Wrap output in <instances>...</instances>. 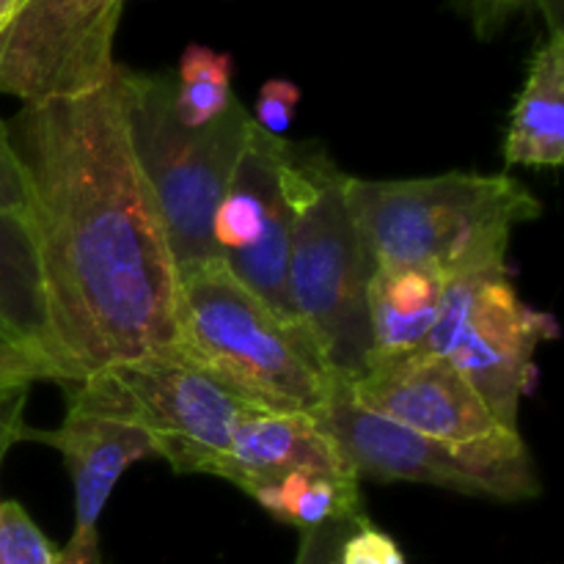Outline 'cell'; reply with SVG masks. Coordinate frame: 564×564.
<instances>
[{
  "instance_id": "cell-1",
  "label": "cell",
  "mask_w": 564,
  "mask_h": 564,
  "mask_svg": "<svg viewBox=\"0 0 564 564\" xmlns=\"http://www.w3.org/2000/svg\"><path fill=\"white\" fill-rule=\"evenodd\" d=\"M6 127L25 174L58 380L171 356L180 273L113 77L22 105Z\"/></svg>"
},
{
  "instance_id": "cell-2",
  "label": "cell",
  "mask_w": 564,
  "mask_h": 564,
  "mask_svg": "<svg viewBox=\"0 0 564 564\" xmlns=\"http://www.w3.org/2000/svg\"><path fill=\"white\" fill-rule=\"evenodd\" d=\"M345 202L375 264L427 270L444 284L505 270L512 229L543 215L529 187L507 174H345Z\"/></svg>"
},
{
  "instance_id": "cell-3",
  "label": "cell",
  "mask_w": 564,
  "mask_h": 564,
  "mask_svg": "<svg viewBox=\"0 0 564 564\" xmlns=\"http://www.w3.org/2000/svg\"><path fill=\"white\" fill-rule=\"evenodd\" d=\"M174 358L262 411L314 416L336 380L301 323L248 290L224 259L180 275Z\"/></svg>"
},
{
  "instance_id": "cell-4",
  "label": "cell",
  "mask_w": 564,
  "mask_h": 564,
  "mask_svg": "<svg viewBox=\"0 0 564 564\" xmlns=\"http://www.w3.org/2000/svg\"><path fill=\"white\" fill-rule=\"evenodd\" d=\"M292 207L286 295L330 375L345 383L369 367L367 290L375 262L345 202V174L323 149L290 143L284 163Z\"/></svg>"
},
{
  "instance_id": "cell-5",
  "label": "cell",
  "mask_w": 564,
  "mask_h": 564,
  "mask_svg": "<svg viewBox=\"0 0 564 564\" xmlns=\"http://www.w3.org/2000/svg\"><path fill=\"white\" fill-rule=\"evenodd\" d=\"M113 83L132 158L160 209L176 273L220 259L213 218L246 147L251 113L235 97L213 124L185 127L176 119L174 75L116 64Z\"/></svg>"
},
{
  "instance_id": "cell-6",
  "label": "cell",
  "mask_w": 564,
  "mask_h": 564,
  "mask_svg": "<svg viewBox=\"0 0 564 564\" xmlns=\"http://www.w3.org/2000/svg\"><path fill=\"white\" fill-rule=\"evenodd\" d=\"M312 419L358 479L433 485L499 501H527L543 494L521 433L501 430L466 444L427 438L358 405L345 380H336L328 402Z\"/></svg>"
},
{
  "instance_id": "cell-7",
  "label": "cell",
  "mask_w": 564,
  "mask_h": 564,
  "mask_svg": "<svg viewBox=\"0 0 564 564\" xmlns=\"http://www.w3.org/2000/svg\"><path fill=\"white\" fill-rule=\"evenodd\" d=\"M248 402L174 356L113 364L77 380L69 411L141 427L154 457L180 474L215 477Z\"/></svg>"
},
{
  "instance_id": "cell-8",
  "label": "cell",
  "mask_w": 564,
  "mask_h": 564,
  "mask_svg": "<svg viewBox=\"0 0 564 564\" xmlns=\"http://www.w3.org/2000/svg\"><path fill=\"white\" fill-rule=\"evenodd\" d=\"M551 336H556L554 319L523 306L505 268L446 281L422 352L446 358L482 397L490 416L521 433L518 413L534 375L532 356Z\"/></svg>"
},
{
  "instance_id": "cell-9",
  "label": "cell",
  "mask_w": 564,
  "mask_h": 564,
  "mask_svg": "<svg viewBox=\"0 0 564 564\" xmlns=\"http://www.w3.org/2000/svg\"><path fill=\"white\" fill-rule=\"evenodd\" d=\"M127 0H22L0 28V94L22 105L91 91L113 77Z\"/></svg>"
},
{
  "instance_id": "cell-10",
  "label": "cell",
  "mask_w": 564,
  "mask_h": 564,
  "mask_svg": "<svg viewBox=\"0 0 564 564\" xmlns=\"http://www.w3.org/2000/svg\"><path fill=\"white\" fill-rule=\"evenodd\" d=\"M347 386L361 408L435 441L466 444L505 430L471 383L433 352L419 350L380 364Z\"/></svg>"
},
{
  "instance_id": "cell-11",
  "label": "cell",
  "mask_w": 564,
  "mask_h": 564,
  "mask_svg": "<svg viewBox=\"0 0 564 564\" xmlns=\"http://www.w3.org/2000/svg\"><path fill=\"white\" fill-rule=\"evenodd\" d=\"M292 471L358 479L312 416L248 408L231 430L229 449L215 477L235 482L251 496L262 485L281 482Z\"/></svg>"
},
{
  "instance_id": "cell-12",
  "label": "cell",
  "mask_w": 564,
  "mask_h": 564,
  "mask_svg": "<svg viewBox=\"0 0 564 564\" xmlns=\"http://www.w3.org/2000/svg\"><path fill=\"white\" fill-rule=\"evenodd\" d=\"M25 435L53 446L64 457L75 488V529H97L121 474L154 455L152 438L141 427L91 413L66 411L58 430H25L22 438Z\"/></svg>"
},
{
  "instance_id": "cell-13",
  "label": "cell",
  "mask_w": 564,
  "mask_h": 564,
  "mask_svg": "<svg viewBox=\"0 0 564 564\" xmlns=\"http://www.w3.org/2000/svg\"><path fill=\"white\" fill-rule=\"evenodd\" d=\"M507 165L560 169L564 163V31L540 39L518 91L505 141Z\"/></svg>"
},
{
  "instance_id": "cell-14",
  "label": "cell",
  "mask_w": 564,
  "mask_h": 564,
  "mask_svg": "<svg viewBox=\"0 0 564 564\" xmlns=\"http://www.w3.org/2000/svg\"><path fill=\"white\" fill-rule=\"evenodd\" d=\"M444 281L419 268L375 264L367 290L369 367L419 352L441 312Z\"/></svg>"
},
{
  "instance_id": "cell-15",
  "label": "cell",
  "mask_w": 564,
  "mask_h": 564,
  "mask_svg": "<svg viewBox=\"0 0 564 564\" xmlns=\"http://www.w3.org/2000/svg\"><path fill=\"white\" fill-rule=\"evenodd\" d=\"M0 325L17 345L53 369V330H50L36 237L28 215L3 213V209H0Z\"/></svg>"
},
{
  "instance_id": "cell-16",
  "label": "cell",
  "mask_w": 564,
  "mask_h": 564,
  "mask_svg": "<svg viewBox=\"0 0 564 564\" xmlns=\"http://www.w3.org/2000/svg\"><path fill=\"white\" fill-rule=\"evenodd\" d=\"M358 479H334L325 474L292 471L281 482L262 485L253 499L264 512L286 527L312 529L328 521H369L361 505Z\"/></svg>"
},
{
  "instance_id": "cell-17",
  "label": "cell",
  "mask_w": 564,
  "mask_h": 564,
  "mask_svg": "<svg viewBox=\"0 0 564 564\" xmlns=\"http://www.w3.org/2000/svg\"><path fill=\"white\" fill-rule=\"evenodd\" d=\"M231 69L235 61L229 53H218L204 44H187L176 75V119L185 127H204L220 119L235 102Z\"/></svg>"
},
{
  "instance_id": "cell-18",
  "label": "cell",
  "mask_w": 564,
  "mask_h": 564,
  "mask_svg": "<svg viewBox=\"0 0 564 564\" xmlns=\"http://www.w3.org/2000/svg\"><path fill=\"white\" fill-rule=\"evenodd\" d=\"M452 11L468 20L474 36L488 42L499 36L512 17L538 11L549 33L564 31V0H449Z\"/></svg>"
},
{
  "instance_id": "cell-19",
  "label": "cell",
  "mask_w": 564,
  "mask_h": 564,
  "mask_svg": "<svg viewBox=\"0 0 564 564\" xmlns=\"http://www.w3.org/2000/svg\"><path fill=\"white\" fill-rule=\"evenodd\" d=\"M58 551L17 501H0V564H55Z\"/></svg>"
},
{
  "instance_id": "cell-20",
  "label": "cell",
  "mask_w": 564,
  "mask_h": 564,
  "mask_svg": "<svg viewBox=\"0 0 564 564\" xmlns=\"http://www.w3.org/2000/svg\"><path fill=\"white\" fill-rule=\"evenodd\" d=\"M297 102H301V88L284 77H273L259 91L257 108L251 113L253 124L268 132L270 138H284L295 119Z\"/></svg>"
},
{
  "instance_id": "cell-21",
  "label": "cell",
  "mask_w": 564,
  "mask_h": 564,
  "mask_svg": "<svg viewBox=\"0 0 564 564\" xmlns=\"http://www.w3.org/2000/svg\"><path fill=\"white\" fill-rule=\"evenodd\" d=\"M339 564H408L400 545L372 523L352 529L339 549Z\"/></svg>"
},
{
  "instance_id": "cell-22",
  "label": "cell",
  "mask_w": 564,
  "mask_h": 564,
  "mask_svg": "<svg viewBox=\"0 0 564 564\" xmlns=\"http://www.w3.org/2000/svg\"><path fill=\"white\" fill-rule=\"evenodd\" d=\"M369 521H328L319 527L303 529L301 549L295 564H339V549L352 529Z\"/></svg>"
},
{
  "instance_id": "cell-23",
  "label": "cell",
  "mask_w": 564,
  "mask_h": 564,
  "mask_svg": "<svg viewBox=\"0 0 564 564\" xmlns=\"http://www.w3.org/2000/svg\"><path fill=\"white\" fill-rule=\"evenodd\" d=\"M0 209L3 213L28 215V187L22 165L11 147L9 127L0 119Z\"/></svg>"
},
{
  "instance_id": "cell-24",
  "label": "cell",
  "mask_w": 564,
  "mask_h": 564,
  "mask_svg": "<svg viewBox=\"0 0 564 564\" xmlns=\"http://www.w3.org/2000/svg\"><path fill=\"white\" fill-rule=\"evenodd\" d=\"M55 564H102L97 529H75Z\"/></svg>"
},
{
  "instance_id": "cell-25",
  "label": "cell",
  "mask_w": 564,
  "mask_h": 564,
  "mask_svg": "<svg viewBox=\"0 0 564 564\" xmlns=\"http://www.w3.org/2000/svg\"><path fill=\"white\" fill-rule=\"evenodd\" d=\"M33 380H53V375L36 364H0V394L28 389Z\"/></svg>"
},
{
  "instance_id": "cell-26",
  "label": "cell",
  "mask_w": 564,
  "mask_h": 564,
  "mask_svg": "<svg viewBox=\"0 0 564 564\" xmlns=\"http://www.w3.org/2000/svg\"><path fill=\"white\" fill-rule=\"evenodd\" d=\"M0 364H36V367H44L50 375H53V369H50L42 358L31 356L25 347L17 345V341L6 334L3 325H0ZM53 380H55V375H53Z\"/></svg>"
},
{
  "instance_id": "cell-27",
  "label": "cell",
  "mask_w": 564,
  "mask_h": 564,
  "mask_svg": "<svg viewBox=\"0 0 564 564\" xmlns=\"http://www.w3.org/2000/svg\"><path fill=\"white\" fill-rule=\"evenodd\" d=\"M20 6H22V0H0V28L11 20V14H14Z\"/></svg>"
}]
</instances>
